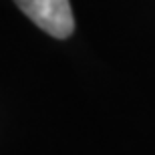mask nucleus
Here are the masks:
<instances>
[{"mask_svg":"<svg viewBox=\"0 0 155 155\" xmlns=\"http://www.w3.org/2000/svg\"><path fill=\"white\" fill-rule=\"evenodd\" d=\"M16 6L46 35L67 38L75 30L71 0H14Z\"/></svg>","mask_w":155,"mask_h":155,"instance_id":"obj_1","label":"nucleus"}]
</instances>
